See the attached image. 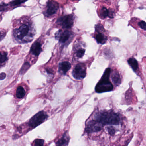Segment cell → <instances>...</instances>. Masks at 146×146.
Instances as JSON below:
<instances>
[{
	"label": "cell",
	"mask_w": 146,
	"mask_h": 146,
	"mask_svg": "<svg viewBox=\"0 0 146 146\" xmlns=\"http://www.w3.org/2000/svg\"><path fill=\"white\" fill-rule=\"evenodd\" d=\"M111 78L113 83L117 86H118L121 83V80L119 73L116 71H114L113 72Z\"/></svg>",
	"instance_id": "cell-13"
},
{
	"label": "cell",
	"mask_w": 146,
	"mask_h": 146,
	"mask_svg": "<svg viewBox=\"0 0 146 146\" xmlns=\"http://www.w3.org/2000/svg\"><path fill=\"white\" fill-rule=\"evenodd\" d=\"M74 23V17L72 15H66L58 19L57 23L62 28L69 29L71 28Z\"/></svg>",
	"instance_id": "cell-5"
},
{
	"label": "cell",
	"mask_w": 146,
	"mask_h": 146,
	"mask_svg": "<svg viewBox=\"0 0 146 146\" xmlns=\"http://www.w3.org/2000/svg\"><path fill=\"white\" fill-rule=\"evenodd\" d=\"M41 46V44L40 42H34L31 48V52L35 56H39L42 51Z\"/></svg>",
	"instance_id": "cell-10"
},
{
	"label": "cell",
	"mask_w": 146,
	"mask_h": 146,
	"mask_svg": "<svg viewBox=\"0 0 146 146\" xmlns=\"http://www.w3.org/2000/svg\"><path fill=\"white\" fill-rule=\"evenodd\" d=\"M59 5L54 1H48L47 4V8L45 12V15L47 17H50L55 14L58 11Z\"/></svg>",
	"instance_id": "cell-8"
},
{
	"label": "cell",
	"mask_w": 146,
	"mask_h": 146,
	"mask_svg": "<svg viewBox=\"0 0 146 146\" xmlns=\"http://www.w3.org/2000/svg\"><path fill=\"white\" fill-rule=\"evenodd\" d=\"M138 25L142 29L144 30V31H146V23L144 21H141L140 23H138Z\"/></svg>",
	"instance_id": "cell-24"
},
{
	"label": "cell",
	"mask_w": 146,
	"mask_h": 146,
	"mask_svg": "<svg viewBox=\"0 0 146 146\" xmlns=\"http://www.w3.org/2000/svg\"><path fill=\"white\" fill-rule=\"evenodd\" d=\"M70 137L68 132L66 131L62 137L56 143V146H67L70 141Z\"/></svg>",
	"instance_id": "cell-9"
},
{
	"label": "cell",
	"mask_w": 146,
	"mask_h": 146,
	"mask_svg": "<svg viewBox=\"0 0 146 146\" xmlns=\"http://www.w3.org/2000/svg\"><path fill=\"white\" fill-rule=\"evenodd\" d=\"M25 95V91L22 86H19L17 88L16 96L19 99H22Z\"/></svg>",
	"instance_id": "cell-15"
},
{
	"label": "cell",
	"mask_w": 146,
	"mask_h": 146,
	"mask_svg": "<svg viewBox=\"0 0 146 146\" xmlns=\"http://www.w3.org/2000/svg\"><path fill=\"white\" fill-rule=\"evenodd\" d=\"M128 62L134 71H136L138 69V63L134 58H130L128 60Z\"/></svg>",
	"instance_id": "cell-14"
},
{
	"label": "cell",
	"mask_w": 146,
	"mask_h": 146,
	"mask_svg": "<svg viewBox=\"0 0 146 146\" xmlns=\"http://www.w3.org/2000/svg\"><path fill=\"white\" fill-rule=\"evenodd\" d=\"M6 36V32L4 31H0V41L2 40Z\"/></svg>",
	"instance_id": "cell-26"
},
{
	"label": "cell",
	"mask_w": 146,
	"mask_h": 146,
	"mask_svg": "<svg viewBox=\"0 0 146 146\" xmlns=\"http://www.w3.org/2000/svg\"><path fill=\"white\" fill-rule=\"evenodd\" d=\"M96 30L98 33H102L105 30L102 25L98 24L96 26Z\"/></svg>",
	"instance_id": "cell-21"
},
{
	"label": "cell",
	"mask_w": 146,
	"mask_h": 146,
	"mask_svg": "<svg viewBox=\"0 0 146 146\" xmlns=\"http://www.w3.org/2000/svg\"><path fill=\"white\" fill-rule=\"evenodd\" d=\"M44 140L42 139H36L34 141V146H43Z\"/></svg>",
	"instance_id": "cell-19"
},
{
	"label": "cell",
	"mask_w": 146,
	"mask_h": 146,
	"mask_svg": "<svg viewBox=\"0 0 146 146\" xmlns=\"http://www.w3.org/2000/svg\"><path fill=\"white\" fill-rule=\"evenodd\" d=\"M111 72V69L110 68L106 69L103 76L96 86L95 91L96 93H104L113 90V86L109 80Z\"/></svg>",
	"instance_id": "cell-3"
},
{
	"label": "cell",
	"mask_w": 146,
	"mask_h": 146,
	"mask_svg": "<svg viewBox=\"0 0 146 146\" xmlns=\"http://www.w3.org/2000/svg\"><path fill=\"white\" fill-rule=\"evenodd\" d=\"M13 35L15 40L19 43H28L33 40L35 31L30 24H23L14 30Z\"/></svg>",
	"instance_id": "cell-2"
},
{
	"label": "cell",
	"mask_w": 146,
	"mask_h": 146,
	"mask_svg": "<svg viewBox=\"0 0 146 146\" xmlns=\"http://www.w3.org/2000/svg\"><path fill=\"white\" fill-rule=\"evenodd\" d=\"M95 39L97 43L103 45L106 42L107 37L102 33H98V34L96 35Z\"/></svg>",
	"instance_id": "cell-12"
},
{
	"label": "cell",
	"mask_w": 146,
	"mask_h": 146,
	"mask_svg": "<svg viewBox=\"0 0 146 146\" xmlns=\"http://www.w3.org/2000/svg\"><path fill=\"white\" fill-rule=\"evenodd\" d=\"M7 5L4 3V4H0V11H5Z\"/></svg>",
	"instance_id": "cell-25"
},
{
	"label": "cell",
	"mask_w": 146,
	"mask_h": 146,
	"mask_svg": "<svg viewBox=\"0 0 146 146\" xmlns=\"http://www.w3.org/2000/svg\"><path fill=\"white\" fill-rule=\"evenodd\" d=\"M25 2V1H14L10 2V5L11 6H16L21 5L22 3H24Z\"/></svg>",
	"instance_id": "cell-20"
},
{
	"label": "cell",
	"mask_w": 146,
	"mask_h": 146,
	"mask_svg": "<svg viewBox=\"0 0 146 146\" xmlns=\"http://www.w3.org/2000/svg\"><path fill=\"white\" fill-rule=\"evenodd\" d=\"M108 131L110 135H113L116 132V129L113 126H110L107 128Z\"/></svg>",
	"instance_id": "cell-22"
},
{
	"label": "cell",
	"mask_w": 146,
	"mask_h": 146,
	"mask_svg": "<svg viewBox=\"0 0 146 146\" xmlns=\"http://www.w3.org/2000/svg\"><path fill=\"white\" fill-rule=\"evenodd\" d=\"M85 50L84 49H79L76 52V56L78 58H81L84 55Z\"/></svg>",
	"instance_id": "cell-23"
},
{
	"label": "cell",
	"mask_w": 146,
	"mask_h": 146,
	"mask_svg": "<svg viewBox=\"0 0 146 146\" xmlns=\"http://www.w3.org/2000/svg\"><path fill=\"white\" fill-rule=\"evenodd\" d=\"M71 35V33L68 31H62L60 30L55 34V38L58 40L60 43L64 44L70 40Z\"/></svg>",
	"instance_id": "cell-7"
},
{
	"label": "cell",
	"mask_w": 146,
	"mask_h": 146,
	"mask_svg": "<svg viewBox=\"0 0 146 146\" xmlns=\"http://www.w3.org/2000/svg\"><path fill=\"white\" fill-rule=\"evenodd\" d=\"M30 66V64L28 62H26L23 65V66L21 68V70H20V74H23L25 73L29 68Z\"/></svg>",
	"instance_id": "cell-17"
},
{
	"label": "cell",
	"mask_w": 146,
	"mask_h": 146,
	"mask_svg": "<svg viewBox=\"0 0 146 146\" xmlns=\"http://www.w3.org/2000/svg\"><path fill=\"white\" fill-rule=\"evenodd\" d=\"M71 67V65L69 62L65 61L60 63L59 72L61 74H65Z\"/></svg>",
	"instance_id": "cell-11"
},
{
	"label": "cell",
	"mask_w": 146,
	"mask_h": 146,
	"mask_svg": "<svg viewBox=\"0 0 146 146\" xmlns=\"http://www.w3.org/2000/svg\"><path fill=\"white\" fill-rule=\"evenodd\" d=\"M100 17L101 18H106V17H109V9L108 10L106 8L103 7L102 8L100 11Z\"/></svg>",
	"instance_id": "cell-16"
},
{
	"label": "cell",
	"mask_w": 146,
	"mask_h": 146,
	"mask_svg": "<svg viewBox=\"0 0 146 146\" xmlns=\"http://www.w3.org/2000/svg\"><path fill=\"white\" fill-rule=\"evenodd\" d=\"M121 122L119 115L113 111H100L94 115L86 125L85 131L88 133L99 132L106 125H119Z\"/></svg>",
	"instance_id": "cell-1"
},
{
	"label": "cell",
	"mask_w": 146,
	"mask_h": 146,
	"mask_svg": "<svg viewBox=\"0 0 146 146\" xmlns=\"http://www.w3.org/2000/svg\"><path fill=\"white\" fill-rule=\"evenodd\" d=\"M6 77V74L4 72H2L0 74V80H4L5 78Z\"/></svg>",
	"instance_id": "cell-27"
},
{
	"label": "cell",
	"mask_w": 146,
	"mask_h": 146,
	"mask_svg": "<svg viewBox=\"0 0 146 146\" xmlns=\"http://www.w3.org/2000/svg\"><path fill=\"white\" fill-rule=\"evenodd\" d=\"M7 60V54L5 52H0V63H4Z\"/></svg>",
	"instance_id": "cell-18"
},
{
	"label": "cell",
	"mask_w": 146,
	"mask_h": 146,
	"mask_svg": "<svg viewBox=\"0 0 146 146\" xmlns=\"http://www.w3.org/2000/svg\"><path fill=\"white\" fill-rule=\"evenodd\" d=\"M48 117L47 113L43 111H41L33 116L29 122V125L34 129L45 122Z\"/></svg>",
	"instance_id": "cell-4"
},
{
	"label": "cell",
	"mask_w": 146,
	"mask_h": 146,
	"mask_svg": "<svg viewBox=\"0 0 146 146\" xmlns=\"http://www.w3.org/2000/svg\"><path fill=\"white\" fill-rule=\"evenodd\" d=\"M46 71L48 73H49V74H52V71H51V70H50V69H46Z\"/></svg>",
	"instance_id": "cell-28"
},
{
	"label": "cell",
	"mask_w": 146,
	"mask_h": 146,
	"mask_svg": "<svg viewBox=\"0 0 146 146\" xmlns=\"http://www.w3.org/2000/svg\"><path fill=\"white\" fill-rule=\"evenodd\" d=\"M86 67L82 63L77 64L72 72V76L74 78L78 80L83 79L86 76Z\"/></svg>",
	"instance_id": "cell-6"
}]
</instances>
